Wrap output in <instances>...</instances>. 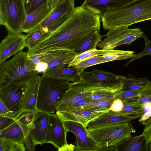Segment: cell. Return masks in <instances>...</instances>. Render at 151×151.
I'll use <instances>...</instances> for the list:
<instances>
[{
  "label": "cell",
  "instance_id": "12",
  "mask_svg": "<svg viewBox=\"0 0 151 151\" xmlns=\"http://www.w3.org/2000/svg\"><path fill=\"white\" fill-rule=\"evenodd\" d=\"M25 35L22 32H8L7 35L0 44V64L13 55L22 51L26 47Z\"/></svg>",
  "mask_w": 151,
  "mask_h": 151
},
{
  "label": "cell",
  "instance_id": "43",
  "mask_svg": "<svg viewBox=\"0 0 151 151\" xmlns=\"http://www.w3.org/2000/svg\"><path fill=\"white\" fill-rule=\"evenodd\" d=\"M14 142L0 138V151H13Z\"/></svg>",
  "mask_w": 151,
  "mask_h": 151
},
{
  "label": "cell",
  "instance_id": "2",
  "mask_svg": "<svg viewBox=\"0 0 151 151\" xmlns=\"http://www.w3.org/2000/svg\"><path fill=\"white\" fill-rule=\"evenodd\" d=\"M101 18L105 30L151 20V0H134L121 6L107 8Z\"/></svg>",
  "mask_w": 151,
  "mask_h": 151
},
{
  "label": "cell",
  "instance_id": "49",
  "mask_svg": "<svg viewBox=\"0 0 151 151\" xmlns=\"http://www.w3.org/2000/svg\"><path fill=\"white\" fill-rule=\"evenodd\" d=\"M141 124L145 126L144 129L151 128V116L148 119L142 121Z\"/></svg>",
  "mask_w": 151,
  "mask_h": 151
},
{
  "label": "cell",
  "instance_id": "40",
  "mask_svg": "<svg viewBox=\"0 0 151 151\" xmlns=\"http://www.w3.org/2000/svg\"><path fill=\"white\" fill-rule=\"evenodd\" d=\"M12 111L7 108L0 100V116H7L15 119L17 120L20 112Z\"/></svg>",
  "mask_w": 151,
  "mask_h": 151
},
{
  "label": "cell",
  "instance_id": "51",
  "mask_svg": "<svg viewBox=\"0 0 151 151\" xmlns=\"http://www.w3.org/2000/svg\"><path fill=\"white\" fill-rule=\"evenodd\" d=\"M59 0H49V4L52 11L55 8Z\"/></svg>",
  "mask_w": 151,
  "mask_h": 151
},
{
  "label": "cell",
  "instance_id": "1",
  "mask_svg": "<svg viewBox=\"0 0 151 151\" xmlns=\"http://www.w3.org/2000/svg\"><path fill=\"white\" fill-rule=\"evenodd\" d=\"M101 14L81 5L76 7L67 19L48 37L27 51L29 56L73 51L89 35L100 30Z\"/></svg>",
  "mask_w": 151,
  "mask_h": 151
},
{
  "label": "cell",
  "instance_id": "42",
  "mask_svg": "<svg viewBox=\"0 0 151 151\" xmlns=\"http://www.w3.org/2000/svg\"><path fill=\"white\" fill-rule=\"evenodd\" d=\"M124 104L121 99L116 98L111 104L109 108L110 111L115 113H118L122 111L124 108Z\"/></svg>",
  "mask_w": 151,
  "mask_h": 151
},
{
  "label": "cell",
  "instance_id": "37",
  "mask_svg": "<svg viewBox=\"0 0 151 151\" xmlns=\"http://www.w3.org/2000/svg\"><path fill=\"white\" fill-rule=\"evenodd\" d=\"M144 34V32L141 29L138 28H134L133 30L123 40L120 45H129L133 41L142 37Z\"/></svg>",
  "mask_w": 151,
  "mask_h": 151
},
{
  "label": "cell",
  "instance_id": "53",
  "mask_svg": "<svg viewBox=\"0 0 151 151\" xmlns=\"http://www.w3.org/2000/svg\"></svg>",
  "mask_w": 151,
  "mask_h": 151
},
{
  "label": "cell",
  "instance_id": "52",
  "mask_svg": "<svg viewBox=\"0 0 151 151\" xmlns=\"http://www.w3.org/2000/svg\"><path fill=\"white\" fill-rule=\"evenodd\" d=\"M148 151H151V142H148Z\"/></svg>",
  "mask_w": 151,
  "mask_h": 151
},
{
  "label": "cell",
  "instance_id": "50",
  "mask_svg": "<svg viewBox=\"0 0 151 151\" xmlns=\"http://www.w3.org/2000/svg\"><path fill=\"white\" fill-rule=\"evenodd\" d=\"M151 116V111H148L146 113H144L141 118L139 120V122L148 119Z\"/></svg>",
  "mask_w": 151,
  "mask_h": 151
},
{
  "label": "cell",
  "instance_id": "3",
  "mask_svg": "<svg viewBox=\"0 0 151 151\" xmlns=\"http://www.w3.org/2000/svg\"><path fill=\"white\" fill-rule=\"evenodd\" d=\"M0 65V88L12 84L26 85L39 75L27 51H22Z\"/></svg>",
  "mask_w": 151,
  "mask_h": 151
},
{
  "label": "cell",
  "instance_id": "7",
  "mask_svg": "<svg viewBox=\"0 0 151 151\" xmlns=\"http://www.w3.org/2000/svg\"><path fill=\"white\" fill-rule=\"evenodd\" d=\"M26 16L24 0H0V24L7 32H22Z\"/></svg>",
  "mask_w": 151,
  "mask_h": 151
},
{
  "label": "cell",
  "instance_id": "16",
  "mask_svg": "<svg viewBox=\"0 0 151 151\" xmlns=\"http://www.w3.org/2000/svg\"><path fill=\"white\" fill-rule=\"evenodd\" d=\"M133 29L125 26L110 29L105 35L106 37L97 46L103 50H114L116 47L121 45L123 40Z\"/></svg>",
  "mask_w": 151,
  "mask_h": 151
},
{
  "label": "cell",
  "instance_id": "19",
  "mask_svg": "<svg viewBox=\"0 0 151 151\" xmlns=\"http://www.w3.org/2000/svg\"><path fill=\"white\" fill-rule=\"evenodd\" d=\"M29 129L16 120L6 128L0 131V138L17 143H25Z\"/></svg>",
  "mask_w": 151,
  "mask_h": 151
},
{
  "label": "cell",
  "instance_id": "48",
  "mask_svg": "<svg viewBox=\"0 0 151 151\" xmlns=\"http://www.w3.org/2000/svg\"><path fill=\"white\" fill-rule=\"evenodd\" d=\"M142 134L145 137L148 142H151V128L144 129Z\"/></svg>",
  "mask_w": 151,
  "mask_h": 151
},
{
  "label": "cell",
  "instance_id": "41",
  "mask_svg": "<svg viewBox=\"0 0 151 151\" xmlns=\"http://www.w3.org/2000/svg\"><path fill=\"white\" fill-rule=\"evenodd\" d=\"M93 100L91 97L83 99L70 105L63 111H69L78 109L79 107L92 101Z\"/></svg>",
  "mask_w": 151,
  "mask_h": 151
},
{
  "label": "cell",
  "instance_id": "27",
  "mask_svg": "<svg viewBox=\"0 0 151 151\" xmlns=\"http://www.w3.org/2000/svg\"><path fill=\"white\" fill-rule=\"evenodd\" d=\"M117 50H97L96 48L91 50L80 54L76 55L74 59L67 67H73L83 60L94 56L113 53L116 52Z\"/></svg>",
  "mask_w": 151,
  "mask_h": 151
},
{
  "label": "cell",
  "instance_id": "21",
  "mask_svg": "<svg viewBox=\"0 0 151 151\" xmlns=\"http://www.w3.org/2000/svg\"><path fill=\"white\" fill-rule=\"evenodd\" d=\"M147 139L143 134L127 137L114 146L115 151H148Z\"/></svg>",
  "mask_w": 151,
  "mask_h": 151
},
{
  "label": "cell",
  "instance_id": "47",
  "mask_svg": "<svg viewBox=\"0 0 151 151\" xmlns=\"http://www.w3.org/2000/svg\"><path fill=\"white\" fill-rule=\"evenodd\" d=\"M76 146L72 144H67L58 149L59 151H75Z\"/></svg>",
  "mask_w": 151,
  "mask_h": 151
},
{
  "label": "cell",
  "instance_id": "22",
  "mask_svg": "<svg viewBox=\"0 0 151 151\" xmlns=\"http://www.w3.org/2000/svg\"><path fill=\"white\" fill-rule=\"evenodd\" d=\"M67 66L62 64L50 68L42 73L41 77L60 78L73 82L78 81L81 72L83 70L73 67H66Z\"/></svg>",
  "mask_w": 151,
  "mask_h": 151
},
{
  "label": "cell",
  "instance_id": "30",
  "mask_svg": "<svg viewBox=\"0 0 151 151\" xmlns=\"http://www.w3.org/2000/svg\"><path fill=\"white\" fill-rule=\"evenodd\" d=\"M75 56L76 55L73 51L61 53L48 64L47 69L62 64L68 65L73 60Z\"/></svg>",
  "mask_w": 151,
  "mask_h": 151
},
{
  "label": "cell",
  "instance_id": "34",
  "mask_svg": "<svg viewBox=\"0 0 151 151\" xmlns=\"http://www.w3.org/2000/svg\"><path fill=\"white\" fill-rule=\"evenodd\" d=\"M34 111H21L17 117V120L27 126L29 129L30 128L32 124Z\"/></svg>",
  "mask_w": 151,
  "mask_h": 151
},
{
  "label": "cell",
  "instance_id": "26",
  "mask_svg": "<svg viewBox=\"0 0 151 151\" xmlns=\"http://www.w3.org/2000/svg\"><path fill=\"white\" fill-rule=\"evenodd\" d=\"M99 30L93 32L74 50L73 52L76 55L96 48L98 44L101 41L102 37Z\"/></svg>",
  "mask_w": 151,
  "mask_h": 151
},
{
  "label": "cell",
  "instance_id": "17",
  "mask_svg": "<svg viewBox=\"0 0 151 151\" xmlns=\"http://www.w3.org/2000/svg\"><path fill=\"white\" fill-rule=\"evenodd\" d=\"M51 12L49 0H47L27 15L22 28V32L27 33L39 26Z\"/></svg>",
  "mask_w": 151,
  "mask_h": 151
},
{
  "label": "cell",
  "instance_id": "29",
  "mask_svg": "<svg viewBox=\"0 0 151 151\" xmlns=\"http://www.w3.org/2000/svg\"><path fill=\"white\" fill-rule=\"evenodd\" d=\"M134 53V52L131 50H117L113 53L100 55V57L103 63H104L114 60L132 58L135 56Z\"/></svg>",
  "mask_w": 151,
  "mask_h": 151
},
{
  "label": "cell",
  "instance_id": "20",
  "mask_svg": "<svg viewBox=\"0 0 151 151\" xmlns=\"http://www.w3.org/2000/svg\"><path fill=\"white\" fill-rule=\"evenodd\" d=\"M144 114L143 112L131 116L116 115L113 114L110 111L108 112L90 122L87 125V128L91 129L117 123L129 122L133 120L140 118Z\"/></svg>",
  "mask_w": 151,
  "mask_h": 151
},
{
  "label": "cell",
  "instance_id": "45",
  "mask_svg": "<svg viewBox=\"0 0 151 151\" xmlns=\"http://www.w3.org/2000/svg\"><path fill=\"white\" fill-rule=\"evenodd\" d=\"M24 144L28 151H33L35 150V145L34 144L29 134L25 137Z\"/></svg>",
  "mask_w": 151,
  "mask_h": 151
},
{
  "label": "cell",
  "instance_id": "31",
  "mask_svg": "<svg viewBox=\"0 0 151 151\" xmlns=\"http://www.w3.org/2000/svg\"><path fill=\"white\" fill-rule=\"evenodd\" d=\"M60 53H47L29 57L32 59L35 66L39 63L45 64L47 66L49 63Z\"/></svg>",
  "mask_w": 151,
  "mask_h": 151
},
{
  "label": "cell",
  "instance_id": "36",
  "mask_svg": "<svg viewBox=\"0 0 151 151\" xmlns=\"http://www.w3.org/2000/svg\"><path fill=\"white\" fill-rule=\"evenodd\" d=\"M142 37L144 39L145 43V46L144 49L140 52L135 54L134 58L125 63L124 66H127L133 61L146 55L151 56V41L149 40L147 36L144 35Z\"/></svg>",
  "mask_w": 151,
  "mask_h": 151
},
{
  "label": "cell",
  "instance_id": "5",
  "mask_svg": "<svg viewBox=\"0 0 151 151\" xmlns=\"http://www.w3.org/2000/svg\"><path fill=\"white\" fill-rule=\"evenodd\" d=\"M123 83L115 84L93 83L78 80L70 83V87L60 101L57 111H62L70 105L91 96L94 93L104 91L121 90Z\"/></svg>",
  "mask_w": 151,
  "mask_h": 151
},
{
  "label": "cell",
  "instance_id": "8",
  "mask_svg": "<svg viewBox=\"0 0 151 151\" xmlns=\"http://www.w3.org/2000/svg\"><path fill=\"white\" fill-rule=\"evenodd\" d=\"M75 0H60L50 14L40 26L52 33L68 18L75 7Z\"/></svg>",
  "mask_w": 151,
  "mask_h": 151
},
{
  "label": "cell",
  "instance_id": "24",
  "mask_svg": "<svg viewBox=\"0 0 151 151\" xmlns=\"http://www.w3.org/2000/svg\"><path fill=\"white\" fill-rule=\"evenodd\" d=\"M134 0H85L82 5L86 6L100 12L101 14L107 8L119 7Z\"/></svg>",
  "mask_w": 151,
  "mask_h": 151
},
{
  "label": "cell",
  "instance_id": "25",
  "mask_svg": "<svg viewBox=\"0 0 151 151\" xmlns=\"http://www.w3.org/2000/svg\"><path fill=\"white\" fill-rule=\"evenodd\" d=\"M51 34L40 25L28 32L25 35V40L28 50L34 47Z\"/></svg>",
  "mask_w": 151,
  "mask_h": 151
},
{
  "label": "cell",
  "instance_id": "46",
  "mask_svg": "<svg viewBox=\"0 0 151 151\" xmlns=\"http://www.w3.org/2000/svg\"><path fill=\"white\" fill-rule=\"evenodd\" d=\"M26 149L24 144L21 143L14 142L13 151H24L26 150Z\"/></svg>",
  "mask_w": 151,
  "mask_h": 151
},
{
  "label": "cell",
  "instance_id": "13",
  "mask_svg": "<svg viewBox=\"0 0 151 151\" xmlns=\"http://www.w3.org/2000/svg\"><path fill=\"white\" fill-rule=\"evenodd\" d=\"M27 85L12 84L0 88V100L11 111H20V103Z\"/></svg>",
  "mask_w": 151,
  "mask_h": 151
},
{
  "label": "cell",
  "instance_id": "23",
  "mask_svg": "<svg viewBox=\"0 0 151 151\" xmlns=\"http://www.w3.org/2000/svg\"><path fill=\"white\" fill-rule=\"evenodd\" d=\"M123 83L124 85L120 91L132 90L143 91L151 88V83L147 77L137 78L128 74L125 77Z\"/></svg>",
  "mask_w": 151,
  "mask_h": 151
},
{
  "label": "cell",
  "instance_id": "4",
  "mask_svg": "<svg viewBox=\"0 0 151 151\" xmlns=\"http://www.w3.org/2000/svg\"><path fill=\"white\" fill-rule=\"evenodd\" d=\"M70 85L68 81L63 78L42 77L37 99V109L49 114L56 111L60 101Z\"/></svg>",
  "mask_w": 151,
  "mask_h": 151
},
{
  "label": "cell",
  "instance_id": "32",
  "mask_svg": "<svg viewBox=\"0 0 151 151\" xmlns=\"http://www.w3.org/2000/svg\"><path fill=\"white\" fill-rule=\"evenodd\" d=\"M144 110V107L124 104L123 109L120 112L115 113L110 111L116 115L131 116L143 113Z\"/></svg>",
  "mask_w": 151,
  "mask_h": 151
},
{
  "label": "cell",
  "instance_id": "6",
  "mask_svg": "<svg viewBox=\"0 0 151 151\" xmlns=\"http://www.w3.org/2000/svg\"><path fill=\"white\" fill-rule=\"evenodd\" d=\"M135 130L129 122L87 129L88 136L99 148L115 146L125 138L131 136Z\"/></svg>",
  "mask_w": 151,
  "mask_h": 151
},
{
  "label": "cell",
  "instance_id": "44",
  "mask_svg": "<svg viewBox=\"0 0 151 151\" xmlns=\"http://www.w3.org/2000/svg\"><path fill=\"white\" fill-rule=\"evenodd\" d=\"M16 120L10 117L0 116V131L6 128Z\"/></svg>",
  "mask_w": 151,
  "mask_h": 151
},
{
  "label": "cell",
  "instance_id": "38",
  "mask_svg": "<svg viewBox=\"0 0 151 151\" xmlns=\"http://www.w3.org/2000/svg\"><path fill=\"white\" fill-rule=\"evenodd\" d=\"M27 15L36 9L47 0H24Z\"/></svg>",
  "mask_w": 151,
  "mask_h": 151
},
{
  "label": "cell",
  "instance_id": "9",
  "mask_svg": "<svg viewBox=\"0 0 151 151\" xmlns=\"http://www.w3.org/2000/svg\"><path fill=\"white\" fill-rule=\"evenodd\" d=\"M109 107L93 109H77L69 111H56L63 121H71L81 124L87 128L88 124L110 111Z\"/></svg>",
  "mask_w": 151,
  "mask_h": 151
},
{
  "label": "cell",
  "instance_id": "14",
  "mask_svg": "<svg viewBox=\"0 0 151 151\" xmlns=\"http://www.w3.org/2000/svg\"><path fill=\"white\" fill-rule=\"evenodd\" d=\"M49 113L37 109L34 111L32 126L29 134L35 145H42L45 141L48 124Z\"/></svg>",
  "mask_w": 151,
  "mask_h": 151
},
{
  "label": "cell",
  "instance_id": "11",
  "mask_svg": "<svg viewBox=\"0 0 151 151\" xmlns=\"http://www.w3.org/2000/svg\"><path fill=\"white\" fill-rule=\"evenodd\" d=\"M67 131L63 121L56 114H49L48 124L45 143H50L58 149L68 144Z\"/></svg>",
  "mask_w": 151,
  "mask_h": 151
},
{
  "label": "cell",
  "instance_id": "33",
  "mask_svg": "<svg viewBox=\"0 0 151 151\" xmlns=\"http://www.w3.org/2000/svg\"><path fill=\"white\" fill-rule=\"evenodd\" d=\"M115 99L116 97L107 99L93 100L92 101L79 107L78 109L109 107Z\"/></svg>",
  "mask_w": 151,
  "mask_h": 151
},
{
  "label": "cell",
  "instance_id": "18",
  "mask_svg": "<svg viewBox=\"0 0 151 151\" xmlns=\"http://www.w3.org/2000/svg\"><path fill=\"white\" fill-rule=\"evenodd\" d=\"M41 78L38 75L27 85L20 103L21 111L37 109L36 104Z\"/></svg>",
  "mask_w": 151,
  "mask_h": 151
},
{
  "label": "cell",
  "instance_id": "28",
  "mask_svg": "<svg viewBox=\"0 0 151 151\" xmlns=\"http://www.w3.org/2000/svg\"><path fill=\"white\" fill-rule=\"evenodd\" d=\"M124 105L145 107L151 103V88L143 91L137 96L123 101Z\"/></svg>",
  "mask_w": 151,
  "mask_h": 151
},
{
  "label": "cell",
  "instance_id": "35",
  "mask_svg": "<svg viewBox=\"0 0 151 151\" xmlns=\"http://www.w3.org/2000/svg\"><path fill=\"white\" fill-rule=\"evenodd\" d=\"M102 63V60L99 55L94 56L85 60L72 67L84 70L88 67Z\"/></svg>",
  "mask_w": 151,
  "mask_h": 151
},
{
  "label": "cell",
  "instance_id": "15",
  "mask_svg": "<svg viewBox=\"0 0 151 151\" xmlns=\"http://www.w3.org/2000/svg\"><path fill=\"white\" fill-rule=\"evenodd\" d=\"M125 76L110 72L94 69L90 72H81L78 80L86 81L93 83L115 84L123 83Z\"/></svg>",
  "mask_w": 151,
  "mask_h": 151
},
{
  "label": "cell",
  "instance_id": "39",
  "mask_svg": "<svg viewBox=\"0 0 151 151\" xmlns=\"http://www.w3.org/2000/svg\"><path fill=\"white\" fill-rule=\"evenodd\" d=\"M143 91L132 90L120 91L116 96V98L119 99L123 101L139 95Z\"/></svg>",
  "mask_w": 151,
  "mask_h": 151
},
{
  "label": "cell",
  "instance_id": "10",
  "mask_svg": "<svg viewBox=\"0 0 151 151\" xmlns=\"http://www.w3.org/2000/svg\"><path fill=\"white\" fill-rule=\"evenodd\" d=\"M64 126L67 132H70L75 136L76 146L75 151H103V147L100 148L95 142L89 137L87 128L80 123L71 121H63Z\"/></svg>",
  "mask_w": 151,
  "mask_h": 151
}]
</instances>
